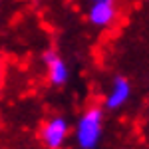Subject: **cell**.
<instances>
[{
    "label": "cell",
    "mask_w": 149,
    "mask_h": 149,
    "mask_svg": "<svg viewBox=\"0 0 149 149\" xmlns=\"http://www.w3.org/2000/svg\"><path fill=\"white\" fill-rule=\"evenodd\" d=\"M2 84H4V64L0 62V88H2Z\"/></svg>",
    "instance_id": "cell-6"
},
{
    "label": "cell",
    "mask_w": 149,
    "mask_h": 149,
    "mask_svg": "<svg viewBox=\"0 0 149 149\" xmlns=\"http://www.w3.org/2000/svg\"><path fill=\"white\" fill-rule=\"evenodd\" d=\"M70 137L72 125L64 115H52L40 127V141L46 149H64Z\"/></svg>",
    "instance_id": "cell-2"
},
{
    "label": "cell",
    "mask_w": 149,
    "mask_h": 149,
    "mask_svg": "<svg viewBox=\"0 0 149 149\" xmlns=\"http://www.w3.org/2000/svg\"><path fill=\"white\" fill-rule=\"evenodd\" d=\"M103 123H105L103 107L90 105L88 109H84L76 121L74 131H72V137L76 139V145L80 149H95L102 143Z\"/></svg>",
    "instance_id": "cell-1"
},
{
    "label": "cell",
    "mask_w": 149,
    "mask_h": 149,
    "mask_svg": "<svg viewBox=\"0 0 149 149\" xmlns=\"http://www.w3.org/2000/svg\"><path fill=\"white\" fill-rule=\"evenodd\" d=\"M90 2H117V0H90Z\"/></svg>",
    "instance_id": "cell-7"
},
{
    "label": "cell",
    "mask_w": 149,
    "mask_h": 149,
    "mask_svg": "<svg viewBox=\"0 0 149 149\" xmlns=\"http://www.w3.org/2000/svg\"><path fill=\"white\" fill-rule=\"evenodd\" d=\"M42 62H44V66H46V78H48V81H50L54 88H64V86L70 81L72 72H70L68 62L60 56L56 50H48V52H44Z\"/></svg>",
    "instance_id": "cell-4"
},
{
    "label": "cell",
    "mask_w": 149,
    "mask_h": 149,
    "mask_svg": "<svg viewBox=\"0 0 149 149\" xmlns=\"http://www.w3.org/2000/svg\"><path fill=\"white\" fill-rule=\"evenodd\" d=\"M119 16V8L117 2H90L88 8V22L93 28L100 30H107L111 28Z\"/></svg>",
    "instance_id": "cell-5"
},
{
    "label": "cell",
    "mask_w": 149,
    "mask_h": 149,
    "mask_svg": "<svg viewBox=\"0 0 149 149\" xmlns=\"http://www.w3.org/2000/svg\"><path fill=\"white\" fill-rule=\"evenodd\" d=\"M133 95V88H131V81L123 78V76H115L107 92H105V100H103V107L109 109V111H117L121 107H125L129 100Z\"/></svg>",
    "instance_id": "cell-3"
}]
</instances>
